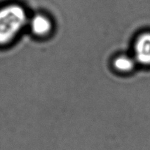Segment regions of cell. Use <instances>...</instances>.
Returning <instances> with one entry per match:
<instances>
[{
	"label": "cell",
	"instance_id": "4",
	"mask_svg": "<svg viewBox=\"0 0 150 150\" xmlns=\"http://www.w3.org/2000/svg\"><path fill=\"white\" fill-rule=\"evenodd\" d=\"M113 67L119 73H131L137 65L133 55L120 54L114 58L112 62Z\"/></svg>",
	"mask_w": 150,
	"mask_h": 150
},
{
	"label": "cell",
	"instance_id": "2",
	"mask_svg": "<svg viewBox=\"0 0 150 150\" xmlns=\"http://www.w3.org/2000/svg\"><path fill=\"white\" fill-rule=\"evenodd\" d=\"M133 56L137 64L150 68V29L141 32L136 37Z\"/></svg>",
	"mask_w": 150,
	"mask_h": 150
},
{
	"label": "cell",
	"instance_id": "3",
	"mask_svg": "<svg viewBox=\"0 0 150 150\" xmlns=\"http://www.w3.org/2000/svg\"><path fill=\"white\" fill-rule=\"evenodd\" d=\"M53 21L44 13H36L29 18L28 26L34 35L39 38L47 37L52 32Z\"/></svg>",
	"mask_w": 150,
	"mask_h": 150
},
{
	"label": "cell",
	"instance_id": "1",
	"mask_svg": "<svg viewBox=\"0 0 150 150\" xmlns=\"http://www.w3.org/2000/svg\"><path fill=\"white\" fill-rule=\"evenodd\" d=\"M26 8L16 1L0 4V49L11 45L28 26Z\"/></svg>",
	"mask_w": 150,
	"mask_h": 150
}]
</instances>
